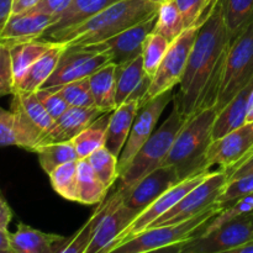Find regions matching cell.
Segmentation results:
<instances>
[{"mask_svg": "<svg viewBox=\"0 0 253 253\" xmlns=\"http://www.w3.org/2000/svg\"><path fill=\"white\" fill-rule=\"evenodd\" d=\"M41 143V137L30 130L12 110L0 106V148L16 146L35 152Z\"/></svg>", "mask_w": 253, "mask_h": 253, "instance_id": "24", "label": "cell"}, {"mask_svg": "<svg viewBox=\"0 0 253 253\" xmlns=\"http://www.w3.org/2000/svg\"><path fill=\"white\" fill-rule=\"evenodd\" d=\"M222 209L224 207L216 203L209 209L203 211L202 214L180 224L150 227L106 253H146L178 244V242L188 241L199 234L204 229L205 225L212 217L216 216Z\"/></svg>", "mask_w": 253, "mask_h": 253, "instance_id": "6", "label": "cell"}, {"mask_svg": "<svg viewBox=\"0 0 253 253\" xmlns=\"http://www.w3.org/2000/svg\"><path fill=\"white\" fill-rule=\"evenodd\" d=\"M111 113H104L72 140L78 160H85L94 151L105 146L106 128Z\"/></svg>", "mask_w": 253, "mask_h": 253, "instance_id": "30", "label": "cell"}, {"mask_svg": "<svg viewBox=\"0 0 253 253\" xmlns=\"http://www.w3.org/2000/svg\"><path fill=\"white\" fill-rule=\"evenodd\" d=\"M67 46L64 43L52 42V46L27 69L26 73L15 84V93L16 91L36 93L37 90H40L47 79L53 74Z\"/></svg>", "mask_w": 253, "mask_h": 253, "instance_id": "23", "label": "cell"}, {"mask_svg": "<svg viewBox=\"0 0 253 253\" xmlns=\"http://www.w3.org/2000/svg\"><path fill=\"white\" fill-rule=\"evenodd\" d=\"M184 30L182 14L178 9L175 0H168L158 5L155 32L162 35L172 43L182 35Z\"/></svg>", "mask_w": 253, "mask_h": 253, "instance_id": "32", "label": "cell"}, {"mask_svg": "<svg viewBox=\"0 0 253 253\" xmlns=\"http://www.w3.org/2000/svg\"><path fill=\"white\" fill-rule=\"evenodd\" d=\"M35 153H37L40 166L46 174H49L52 170H54L57 167L64 165V163L78 160V156H77L72 141L42 145L36 148Z\"/></svg>", "mask_w": 253, "mask_h": 253, "instance_id": "31", "label": "cell"}, {"mask_svg": "<svg viewBox=\"0 0 253 253\" xmlns=\"http://www.w3.org/2000/svg\"><path fill=\"white\" fill-rule=\"evenodd\" d=\"M41 2V0H12V14H22L30 11Z\"/></svg>", "mask_w": 253, "mask_h": 253, "instance_id": "45", "label": "cell"}, {"mask_svg": "<svg viewBox=\"0 0 253 253\" xmlns=\"http://www.w3.org/2000/svg\"><path fill=\"white\" fill-rule=\"evenodd\" d=\"M156 22H157V14L145 21L128 27L127 30L106 41L83 47L106 53L110 57L111 63L116 66H123L142 54L143 43L148 35L155 31Z\"/></svg>", "mask_w": 253, "mask_h": 253, "instance_id": "14", "label": "cell"}, {"mask_svg": "<svg viewBox=\"0 0 253 253\" xmlns=\"http://www.w3.org/2000/svg\"><path fill=\"white\" fill-rule=\"evenodd\" d=\"M108 63H110V57L103 52L94 51L88 47L67 46L53 74L47 79L41 89L54 88L86 79Z\"/></svg>", "mask_w": 253, "mask_h": 253, "instance_id": "11", "label": "cell"}, {"mask_svg": "<svg viewBox=\"0 0 253 253\" xmlns=\"http://www.w3.org/2000/svg\"><path fill=\"white\" fill-rule=\"evenodd\" d=\"M140 108L141 100L132 99V100L125 101L115 110L111 111L108 128H106L105 147L116 157H120L125 147V143Z\"/></svg>", "mask_w": 253, "mask_h": 253, "instance_id": "20", "label": "cell"}, {"mask_svg": "<svg viewBox=\"0 0 253 253\" xmlns=\"http://www.w3.org/2000/svg\"><path fill=\"white\" fill-rule=\"evenodd\" d=\"M0 253H14L10 241V232L5 229H0Z\"/></svg>", "mask_w": 253, "mask_h": 253, "instance_id": "48", "label": "cell"}, {"mask_svg": "<svg viewBox=\"0 0 253 253\" xmlns=\"http://www.w3.org/2000/svg\"><path fill=\"white\" fill-rule=\"evenodd\" d=\"M221 253H253V240L241 245V246L236 247V249H232L230 251H225Z\"/></svg>", "mask_w": 253, "mask_h": 253, "instance_id": "50", "label": "cell"}, {"mask_svg": "<svg viewBox=\"0 0 253 253\" xmlns=\"http://www.w3.org/2000/svg\"><path fill=\"white\" fill-rule=\"evenodd\" d=\"M249 217H250V219H251V221L253 222V211L251 212V214H249Z\"/></svg>", "mask_w": 253, "mask_h": 253, "instance_id": "53", "label": "cell"}, {"mask_svg": "<svg viewBox=\"0 0 253 253\" xmlns=\"http://www.w3.org/2000/svg\"><path fill=\"white\" fill-rule=\"evenodd\" d=\"M12 14V0H0V32Z\"/></svg>", "mask_w": 253, "mask_h": 253, "instance_id": "46", "label": "cell"}, {"mask_svg": "<svg viewBox=\"0 0 253 253\" xmlns=\"http://www.w3.org/2000/svg\"><path fill=\"white\" fill-rule=\"evenodd\" d=\"M182 182L177 169L172 166H161L143 177L124 198V204L141 212L161 195Z\"/></svg>", "mask_w": 253, "mask_h": 253, "instance_id": "16", "label": "cell"}, {"mask_svg": "<svg viewBox=\"0 0 253 253\" xmlns=\"http://www.w3.org/2000/svg\"><path fill=\"white\" fill-rule=\"evenodd\" d=\"M251 193H253V174H246L227 182L226 187L217 199V204L225 208L230 203Z\"/></svg>", "mask_w": 253, "mask_h": 253, "instance_id": "41", "label": "cell"}, {"mask_svg": "<svg viewBox=\"0 0 253 253\" xmlns=\"http://www.w3.org/2000/svg\"><path fill=\"white\" fill-rule=\"evenodd\" d=\"M150 1L155 2V4H157V5H160V4H162V2L168 1V0H150Z\"/></svg>", "mask_w": 253, "mask_h": 253, "instance_id": "52", "label": "cell"}, {"mask_svg": "<svg viewBox=\"0 0 253 253\" xmlns=\"http://www.w3.org/2000/svg\"><path fill=\"white\" fill-rule=\"evenodd\" d=\"M246 123H253V88H252L251 93H250L249 101H247Z\"/></svg>", "mask_w": 253, "mask_h": 253, "instance_id": "51", "label": "cell"}, {"mask_svg": "<svg viewBox=\"0 0 253 253\" xmlns=\"http://www.w3.org/2000/svg\"><path fill=\"white\" fill-rule=\"evenodd\" d=\"M72 0H41V2L37 6H35L32 10H30V11L51 15V16H53L57 20L66 11V9L69 6Z\"/></svg>", "mask_w": 253, "mask_h": 253, "instance_id": "43", "label": "cell"}, {"mask_svg": "<svg viewBox=\"0 0 253 253\" xmlns=\"http://www.w3.org/2000/svg\"><path fill=\"white\" fill-rule=\"evenodd\" d=\"M184 242H178V244L170 245V246L163 247V249L155 250V251L146 252V253H182L183 246H184Z\"/></svg>", "mask_w": 253, "mask_h": 253, "instance_id": "49", "label": "cell"}, {"mask_svg": "<svg viewBox=\"0 0 253 253\" xmlns=\"http://www.w3.org/2000/svg\"><path fill=\"white\" fill-rule=\"evenodd\" d=\"M14 93L15 78L10 44L6 41H0V96L12 95Z\"/></svg>", "mask_w": 253, "mask_h": 253, "instance_id": "40", "label": "cell"}, {"mask_svg": "<svg viewBox=\"0 0 253 253\" xmlns=\"http://www.w3.org/2000/svg\"><path fill=\"white\" fill-rule=\"evenodd\" d=\"M252 88L253 81L246 88L242 89L234 99H231L221 110L217 111L214 126H212V141L224 137L225 135L246 124L247 101H249V96Z\"/></svg>", "mask_w": 253, "mask_h": 253, "instance_id": "25", "label": "cell"}, {"mask_svg": "<svg viewBox=\"0 0 253 253\" xmlns=\"http://www.w3.org/2000/svg\"><path fill=\"white\" fill-rule=\"evenodd\" d=\"M253 240V222L249 215L237 217L208 234H197L184 242L182 253H221Z\"/></svg>", "mask_w": 253, "mask_h": 253, "instance_id": "9", "label": "cell"}, {"mask_svg": "<svg viewBox=\"0 0 253 253\" xmlns=\"http://www.w3.org/2000/svg\"><path fill=\"white\" fill-rule=\"evenodd\" d=\"M253 155V123H246L219 140L212 141L207 153V169L217 166L231 172Z\"/></svg>", "mask_w": 253, "mask_h": 253, "instance_id": "13", "label": "cell"}, {"mask_svg": "<svg viewBox=\"0 0 253 253\" xmlns=\"http://www.w3.org/2000/svg\"><path fill=\"white\" fill-rule=\"evenodd\" d=\"M188 119L189 118L184 116L178 110L177 106L173 105L167 120L153 132L147 142L140 148L127 169L119 178L120 180L119 189H121L126 194L143 177L163 165L172 150L178 133L185 125Z\"/></svg>", "mask_w": 253, "mask_h": 253, "instance_id": "4", "label": "cell"}, {"mask_svg": "<svg viewBox=\"0 0 253 253\" xmlns=\"http://www.w3.org/2000/svg\"><path fill=\"white\" fill-rule=\"evenodd\" d=\"M78 161L64 163L48 174L54 192L69 202L78 198Z\"/></svg>", "mask_w": 253, "mask_h": 253, "instance_id": "34", "label": "cell"}, {"mask_svg": "<svg viewBox=\"0 0 253 253\" xmlns=\"http://www.w3.org/2000/svg\"><path fill=\"white\" fill-rule=\"evenodd\" d=\"M217 0H175L185 29L199 27Z\"/></svg>", "mask_w": 253, "mask_h": 253, "instance_id": "39", "label": "cell"}, {"mask_svg": "<svg viewBox=\"0 0 253 253\" xmlns=\"http://www.w3.org/2000/svg\"><path fill=\"white\" fill-rule=\"evenodd\" d=\"M216 115V108L211 106L190 116L162 166L174 167L182 180L210 172L207 169V153L212 142L211 132Z\"/></svg>", "mask_w": 253, "mask_h": 253, "instance_id": "3", "label": "cell"}, {"mask_svg": "<svg viewBox=\"0 0 253 253\" xmlns=\"http://www.w3.org/2000/svg\"><path fill=\"white\" fill-rule=\"evenodd\" d=\"M49 89H53L56 93H58L69 106H76V108H91V106H95L88 78Z\"/></svg>", "mask_w": 253, "mask_h": 253, "instance_id": "38", "label": "cell"}, {"mask_svg": "<svg viewBox=\"0 0 253 253\" xmlns=\"http://www.w3.org/2000/svg\"><path fill=\"white\" fill-rule=\"evenodd\" d=\"M101 114L104 113L99 110L96 106H91V108L71 106L63 115L59 116L54 121L53 126L42 138L40 146L47 145V143L72 141L84 128L88 127L91 123H94Z\"/></svg>", "mask_w": 253, "mask_h": 253, "instance_id": "17", "label": "cell"}, {"mask_svg": "<svg viewBox=\"0 0 253 253\" xmlns=\"http://www.w3.org/2000/svg\"><path fill=\"white\" fill-rule=\"evenodd\" d=\"M116 1L119 0H72L66 11L56 20V22L46 32L77 26L90 17L95 16L96 14Z\"/></svg>", "mask_w": 253, "mask_h": 253, "instance_id": "27", "label": "cell"}, {"mask_svg": "<svg viewBox=\"0 0 253 253\" xmlns=\"http://www.w3.org/2000/svg\"><path fill=\"white\" fill-rule=\"evenodd\" d=\"M170 100H173L172 90L163 93L151 100L142 104L136 115L133 125L131 127L130 135L125 143L123 152L119 157V174L120 177L127 169L130 163L137 155L140 148L147 142L148 138L155 132L156 125L160 120L161 115L165 111L166 106Z\"/></svg>", "mask_w": 253, "mask_h": 253, "instance_id": "12", "label": "cell"}, {"mask_svg": "<svg viewBox=\"0 0 253 253\" xmlns=\"http://www.w3.org/2000/svg\"><path fill=\"white\" fill-rule=\"evenodd\" d=\"M227 174H229V182L236 179V178L244 177L246 174H253V155L250 156L244 163H241L239 167H236L234 170L227 173Z\"/></svg>", "mask_w": 253, "mask_h": 253, "instance_id": "44", "label": "cell"}, {"mask_svg": "<svg viewBox=\"0 0 253 253\" xmlns=\"http://www.w3.org/2000/svg\"><path fill=\"white\" fill-rule=\"evenodd\" d=\"M11 209L6 204V202L0 198V229L7 230V226H9L10 221H11Z\"/></svg>", "mask_w": 253, "mask_h": 253, "instance_id": "47", "label": "cell"}, {"mask_svg": "<svg viewBox=\"0 0 253 253\" xmlns=\"http://www.w3.org/2000/svg\"><path fill=\"white\" fill-rule=\"evenodd\" d=\"M169 47L170 42L167 39H165L162 35L155 31L148 35L145 43H143L142 54H141L143 69L148 77L153 78L158 67L161 66L163 58L167 54Z\"/></svg>", "mask_w": 253, "mask_h": 253, "instance_id": "37", "label": "cell"}, {"mask_svg": "<svg viewBox=\"0 0 253 253\" xmlns=\"http://www.w3.org/2000/svg\"><path fill=\"white\" fill-rule=\"evenodd\" d=\"M227 182H229V174L226 169L219 168L215 172H210L200 184L193 188L179 203H177L160 219L156 220L150 227L180 224L202 214L203 211L216 204Z\"/></svg>", "mask_w": 253, "mask_h": 253, "instance_id": "7", "label": "cell"}, {"mask_svg": "<svg viewBox=\"0 0 253 253\" xmlns=\"http://www.w3.org/2000/svg\"><path fill=\"white\" fill-rule=\"evenodd\" d=\"M36 95L54 121L71 108L64 101V99L58 93H56L53 89H40L36 91Z\"/></svg>", "mask_w": 253, "mask_h": 253, "instance_id": "42", "label": "cell"}, {"mask_svg": "<svg viewBox=\"0 0 253 253\" xmlns=\"http://www.w3.org/2000/svg\"><path fill=\"white\" fill-rule=\"evenodd\" d=\"M226 26L232 37L236 36L253 16V0H221Z\"/></svg>", "mask_w": 253, "mask_h": 253, "instance_id": "36", "label": "cell"}, {"mask_svg": "<svg viewBox=\"0 0 253 253\" xmlns=\"http://www.w3.org/2000/svg\"><path fill=\"white\" fill-rule=\"evenodd\" d=\"M111 203H113V195L109 198L106 202H103L101 204L98 205V209L93 212L88 221L76 232L72 237H69L63 246L59 249L58 253H84L88 246L89 241H90L93 232L95 230L96 225L100 221L101 217L104 216L108 209L110 208Z\"/></svg>", "mask_w": 253, "mask_h": 253, "instance_id": "33", "label": "cell"}, {"mask_svg": "<svg viewBox=\"0 0 253 253\" xmlns=\"http://www.w3.org/2000/svg\"><path fill=\"white\" fill-rule=\"evenodd\" d=\"M108 188L103 184L86 160L78 161V198L83 205H99L105 200Z\"/></svg>", "mask_w": 253, "mask_h": 253, "instance_id": "29", "label": "cell"}, {"mask_svg": "<svg viewBox=\"0 0 253 253\" xmlns=\"http://www.w3.org/2000/svg\"><path fill=\"white\" fill-rule=\"evenodd\" d=\"M7 43L10 44L15 84L21 79L27 69L52 46V42L41 39L21 42H7Z\"/></svg>", "mask_w": 253, "mask_h": 253, "instance_id": "28", "label": "cell"}, {"mask_svg": "<svg viewBox=\"0 0 253 253\" xmlns=\"http://www.w3.org/2000/svg\"><path fill=\"white\" fill-rule=\"evenodd\" d=\"M56 19L51 15L36 11H26L11 15L0 32V41L21 42L40 40Z\"/></svg>", "mask_w": 253, "mask_h": 253, "instance_id": "18", "label": "cell"}, {"mask_svg": "<svg viewBox=\"0 0 253 253\" xmlns=\"http://www.w3.org/2000/svg\"><path fill=\"white\" fill-rule=\"evenodd\" d=\"M157 10L158 5L150 0H119L77 26L46 32L41 40L68 47L91 46L150 19Z\"/></svg>", "mask_w": 253, "mask_h": 253, "instance_id": "2", "label": "cell"}, {"mask_svg": "<svg viewBox=\"0 0 253 253\" xmlns=\"http://www.w3.org/2000/svg\"><path fill=\"white\" fill-rule=\"evenodd\" d=\"M125 193L116 190L113 195V203L96 225L90 241L84 253H101L105 251L116 237L132 222L140 212L124 204Z\"/></svg>", "mask_w": 253, "mask_h": 253, "instance_id": "15", "label": "cell"}, {"mask_svg": "<svg viewBox=\"0 0 253 253\" xmlns=\"http://www.w3.org/2000/svg\"><path fill=\"white\" fill-rule=\"evenodd\" d=\"M232 36L224 19L221 0L198 29L173 105L187 118L203 109L215 106L227 48Z\"/></svg>", "mask_w": 253, "mask_h": 253, "instance_id": "1", "label": "cell"}, {"mask_svg": "<svg viewBox=\"0 0 253 253\" xmlns=\"http://www.w3.org/2000/svg\"><path fill=\"white\" fill-rule=\"evenodd\" d=\"M11 110L24 121L30 130L41 137V141L54 124V120L47 113L36 93L16 91L12 94Z\"/></svg>", "mask_w": 253, "mask_h": 253, "instance_id": "21", "label": "cell"}, {"mask_svg": "<svg viewBox=\"0 0 253 253\" xmlns=\"http://www.w3.org/2000/svg\"><path fill=\"white\" fill-rule=\"evenodd\" d=\"M67 240L59 235L42 232L22 222L17 225L14 234H10L14 253H58Z\"/></svg>", "mask_w": 253, "mask_h": 253, "instance_id": "22", "label": "cell"}, {"mask_svg": "<svg viewBox=\"0 0 253 253\" xmlns=\"http://www.w3.org/2000/svg\"><path fill=\"white\" fill-rule=\"evenodd\" d=\"M152 78L143 69L142 57L116 66V108L127 100L138 99L143 104Z\"/></svg>", "mask_w": 253, "mask_h": 253, "instance_id": "19", "label": "cell"}, {"mask_svg": "<svg viewBox=\"0 0 253 253\" xmlns=\"http://www.w3.org/2000/svg\"><path fill=\"white\" fill-rule=\"evenodd\" d=\"M253 81V16L227 48L215 108L221 110Z\"/></svg>", "mask_w": 253, "mask_h": 253, "instance_id": "5", "label": "cell"}, {"mask_svg": "<svg viewBox=\"0 0 253 253\" xmlns=\"http://www.w3.org/2000/svg\"><path fill=\"white\" fill-rule=\"evenodd\" d=\"M94 104L103 113L116 109V64L108 63L89 77Z\"/></svg>", "mask_w": 253, "mask_h": 253, "instance_id": "26", "label": "cell"}, {"mask_svg": "<svg viewBox=\"0 0 253 253\" xmlns=\"http://www.w3.org/2000/svg\"><path fill=\"white\" fill-rule=\"evenodd\" d=\"M209 173L210 172H205L197 175H193V177L187 178V179L182 180V182L178 183V184L174 185L173 188H170L168 192H166L165 194L161 195L156 202H153L150 207L146 208L143 211H141L140 214L132 220V222H131V224L128 225L118 237H116L115 241H114L105 251L101 253L109 252L110 250L119 246V245L124 244V242L128 241L130 239L135 237L136 235H138L140 232L147 230L156 220L160 219L162 215H165L166 212L169 211L177 203H179L180 200L193 189V188H195L198 184H200V183L208 177Z\"/></svg>", "mask_w": 253, "mask_h": 253, "instance_id": "10", "label": "cell"}, {"mask_svg": "<svg viewBox=\"0 0 253 253\" xmlns=\"http://www.w3.org/2000/svg\"><path fill=\"white\" fill-rule=\"evenodd\" d=\"M198 29L199 27L185 29L182 35L170 43L167 54L151 81L143 104L161 94L173 90L175 85H179L187 68L188 58L194 44Z\"/></svg>", "mask_w": 253, "mask_h": 253, "instance_id": "8", "label": "cell"}, {"mask_svg": "<svg viewBox=\"0 0 253 253\" xmlns=\"http://www.w3.org/2000/svg\"><path fill=\"white\" fill-rule=\"evenodd\" d=\"M86 160L90 163L99 179L108 189L120 178L119 174V157L108 150L105 146L94 151Z\"/></svg>", "mask_w": 253, "mask_h": 253, "instance_id": "35", "label": "cell"}]
</instances>
